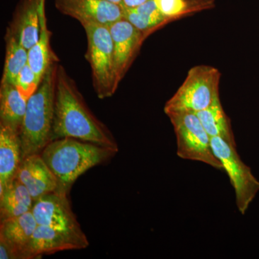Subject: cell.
I'll return each mask as SVG.
<instances>
[{
	"label": "cell",
	"mask_w": 259,
	"mask_h": 259,
	"mask_svg": "<svg viewBox=\"0 0 259 259\" xmlns=\"http://www.w3.org/2000/svg\"><path fill=\"white\" fill-rule=\"evenodd\" d=\"M63 138H72L119 151L113 135L90 110L74 79L59 64L51 141Z\"/></svg>",
	"instance_id": "obj_1"
},
{
	"label": "cell",
	"mask_w": 259,
	"mask_h": 259,
	"mask_svg": "<svg viewBox=\"0 0 259 259\" xmlns=\"http://www.w3.org/2000/svg\"><path fill=\"white\" fill-rule=\"evenodd\" d=\"M118 152L115 150L72 138L51 141L40 156L55 175V192L69 195L74 182L90 168L105 163Z\"/></svg>",
	"instance_id": "obj_2"
},
{
	"label": "cell",
	"mask_w": 259,
	"mask_h": 259,
	"mask_svg": "<svg viewBox=\"0 0 259 259\" xmlns=\"http://www.w3.org/2000/svg\"><path fill=\"white\" fill-rule=\"evenodd\" d=\"M58 62L54 63L40 81L36 91L28 100L26 112L19 137L23 159L40 154L51 141Z\"/></svg>",
	"instance_id": "obj_3"
},
{
	"label": "cell",
	"mask_w": 259,
	"mask_h": 259,
	"mask_svg": "<svg viewBox=\"0 0 259 259\" xmlns=\"http://www.w3.org/2000/svg\"><path fill=\"white\" fill-rule=\"evenodd\" d=\"M221 73L207 65L194 66L177 93L166 102L165 113L196 112L208 107L219 97Z\"/></svg>",
	"instance_id": "obj_4"
},
{
	"label": "cell",
	"mask_w": 259,
	"mask_h": 259,
	"mask_svg": "<svg viewBox=\"0 0 259 259\" xmlns=\"http://www.w3.org/2000/svg\"><path fill=\"white\" fill-rule=\"evenodd\" d=\"M88 37L86 59L90 65L94 90L98 98H108L118 88L114 59L113 42L109 27H83Z\"/></svg>",
	"instance_id": "obj_5"
},
{
	"label": "cell",
	"mask_w": 259,
	"mask_h": 259,
	"mask_svg": "<svg viewBox=\"0 0 259 259\" xmlns=\"http://www.w3.org/2000/svg\"><path fill=\"white\" fill-rule=\"evenodd\" d=\"M177 139V154L182 159L202 162L220 171L222 163L216 157L211 146V138L194 112L167 114Z\"/></svg>",
	"instance_id": "obj_6"
},
{
	"label": "cell",
	"mask_w": 259,
	"mask_h": 259,
	"mask_svg": "<svg viewBox=\"0 0 259 259\" xmlns=\"http://www.w3.org/2000/svg\"><path fill=\"white\" fill-rule=\"evenodd\" d=\"M211 146L216 157L222 163L223 171L229 177L238 211L244 214L259 192V181L242 161L236 147L220 137L211 138Z\"/></svg>",
	"instance_id": "obj_7"
},
{
	"label": "cell",
	"mask_w": 259,
	"mask_h": 259,
	"mask_svg": "<svg viewBox=\"0 0 259 259\" xmlns=\"http://www.w3.org/2000/svg\"><path fill=\"white\" fill-rule=\"evenodd\" d=\"M90 245L82 229H58L38 226L29 244L28 259L37 258L63 250L85 249Z\"/></svg>",
	"instance_id": "obj_8"
},
{
	"label": "cell",
	"mask_w": 259,
	"mask_h": 259,
	"mask_svg": "<svg viewBox=\"0 0 259 259\" xmlns=\"http://www.w3.org/2000/svg\"><path fill=\"white\" fill-rule=\"evenodd\" d=\"M55 6L63 15L79 21L82 27H110L123 18L122 8L106 0H55Z\"/></svg>",
	"instance_id": "obj_9"
},
{
	"label": "cell",
	"mask_w": 259,
	"mask_h": 259,
	"mask_svg": "<svg viewBox=\"0 0 259 259\" xmlns=\"http://www.w3.org/2000/svg\"><path fill=\"white\" fill-rule=\"evenodd\" d=\"M68 196L54 192L35 200L31 212L37 225L58 229H81Z\"/></svg>",
	"instance_id": "obj_10"
},
{
	"label": "cell",
	"mask_w": 259,
	"mask_h": 259,
	"mask_svg": "<svg viewBox=\"0 0 259 259\" xmlns=\"http://www.w3.org/2000/svg\"><path fill=\"white\" fill-rule=\"evenodd\" d=\"M109 29L113 42L116 76L120 83L146 37L125 18L112 24Z\"/></svg>",
	"instance_id": "obj_11"
},
{
	"label": "cell",
	"mask_w": 259,
	"mask_h": 259,
	"mask_svg": "<svg viewBox=\"0 0 259 259\" xmlns=\"http://www.w3.org/2000/svg\"><path fill=\"white\" fill-rule=\"evenodd\" d=\"M45 0H20L6 33L18 39L28 50L40 37V20Z\"/></svg>",
	"instance_id": "obj_12"
},
{
	"label": "cell",
	"mask_w": 259,
	"mask_h": 259,
	"mask_svg": "<svg viewBox=\"0 0 259 259\" xmlns=\"http://www.w3.org/2000/svg\"><path fill=\"white\" fill-rule=\"evenodd\" d=\"M15 179L29 191L34 202L58 188L55 175L40 154H33L22 160Z\"/></svg>",
	"instance_id": "obj_13"
},
{
	"label": "cell",
	"mask_w": 259,
	"mask_h": 259,
	"mask_svg": "<svg viewBox=\"0 0 259 259\" xmlns=\"http://www.w3.org/2000/svg\"><path fill=\"white\" fill-rule=\"evenodd\" d=\"M37 223L31 211L0 221V239L11 247L17 259H28L29 244Z\"/></svg>",
	"instance_id": "obj_14"
},
{
	"label": "cell",
	"mask_w": 259,
	"mask_h": 259,
	"mask_svg": "<svg viewBox=\"0 0 259 259\" xmlns=\"http://www.w3.org/2000/svg\"><path fill=\"white\" fill-rule=\"evenodd\" d=\"M22 160L19 134L0 125V192L15 180Z\"/></svg>",
	"instance_id": "obj_15"
},
{
	"label": "cell",
	"mask_w": 259,
	"mask_h": 259,
	"mask_svg": "<svg viewBox=\"0 0 259 259\" xmlns=\"http://www.w3.org/2000/svg\"><path fill=\"white\" fill-rule=\"evenodd\" d=\"M28 100L12 83L0 86V125L20 134Z\"/></svg>",
	"instance_id": "obj_16"
},
{
	"label": "cell",
	"mask_w": 259,
	"mask_h": 259,
	"mask_svg": "<svg viewBox=\"0 0 259 259\" xmlns=\"http://www.w3.org/2000/svg\"><path fill=\"white\" fill-rule=\"evenodd\" d=\"M33 204L28 189L15 179L0 192V221L30 212Z\"/></svg>",
	"instance_id": "obj_17"
},
{
	"label": "cell",
	"mask_w": 259,
	"mask_h": 259,
	"mask_svg": "<svg viewBox=\"0 0 259 259\" xmlns=\"http://www.w3.org/2000/svg\"><path fill=\"white\" fill-rule=\"evenodd\" d=\"M51 36L50 30L47 28L44 8L40 20V37L36 44L28 50V64L40 81L51 65L59 61L51 49Z\"/></svg>",
	"instance_id": "obj_18"
},
{
	"label": "cell",
	"mask_w": 259,
	"mask_h": 259,
	"mask_svg": "<svg viewBox=\"0 0 259 259\" xmlns=\"http://www.w3.org/2000/svg\"><path fill=\"white\" fill-rule=\"evenodd\" d=\"M196 115L210 138H221L231 146L236 147L231 122L223 110L219 97L208 107L196 112Z\"/></svg>",
	"instance_id": "obj_19"
},
{
	"label": "cell",
	"mask_w": 259,
	"mask_h": 259,
	"mask_svg": "<svg viewBox=\"0 0 259 259\" xmlns=\"http://www.w3.org/2000/svg\"><path fill=\"white\" fill-rule=\"evenodd\" d=\"M122 10L123 18L142 32L145 37L168 20L158 10L154 0H148L137 8H124Z\"/></svg>",
	"instance_id": "obj_20"
},
{
	"label": "cell",
	"mask_w": 259,
	"mask_h": 259,
	"mask_svg": "<svg viewBox=\"0 0 259 259\" xmlns=\"http://www.w3.org/2000/svg\"><path fill=\"white\" fill-rule=\"evenodd\" d=\"M5 40L6 47L1 83L15 85L19 73L28 64V50L13 35L6 33Z\"/></svg>",
	"instance_id": "obj_21"
},
{
	"label": "cell",
	"mask_w": 259,
	"mask_h": 259,
	"mask_svg": "<svg viewBox=\"0 0 259 259\" xmlns=\"http://www.w3.org/2000/svg\"><path fill=\"white\" fill-rule=\"evenodd\" d=\"M160 12L168 20L210 8L212 0H154Z\"/></svg>",
	"instance_id": "obj_22"
},
{
	"label": "cell",
	"mask_w": 259,
	"mask_h": 259,
	"mask_svg": "<svg viewBox=\"0 0 259 259\" xmlns=\"http://www.w3.org/2000/svg\"><path fill=\"white\" fill-rule=\"evenodd\" d=\"M40 82L36 74L34 73L30 66L27 64L17 76L15 86L24 98L28 100L36 91Z\"/></svg>",
	"instance_id": "obj_23"
},
{
	"label": "cell",
	"mask_w": 259,
	"mask_h": 259,
	"mask_svg": "<svg viewBox=\"0 0 259 259\" xmlns=\"http://www.w3.org/2000/svg\"><path fill=\"white\" fill-rule=\"evenodd\" d=\"M148 0H122V8H135L144 4Z\"/></svg>",
	"instance_id": "obj_24"
},
{
	"label": "cell",
	"mask_w": 259,
	"mask_h": 259,
	"mask_svg": "<svg viewBox=\"0 0 259 259\" xmlns=\"http://www.w3.org/2000/svg\"><path fill=\"white\" fill-rule=\"evenodd\" d=\"M109 3H111L112 4L119 5L121 8L122 7V0H106Z\"/></svg>",
	"instance_id": "obj_25"
}]
</instances>
